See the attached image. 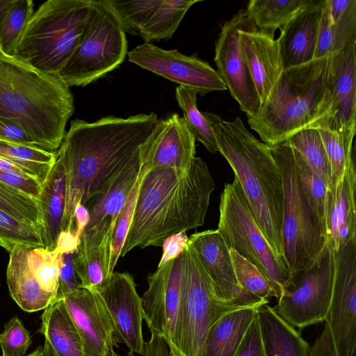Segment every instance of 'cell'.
Masks as SVG:
<instances>
[{
	"mask_svg": "<svg viewBox=\"0 0 356 356\" xmlns=\"http://www.w3.org/2000/svg\"><path fill=\"white\" fill-rule=\"evenodd\" d=\"M240 42L261 106L284 70L279 43L275 33L257 29L252 21L240 31Z\"/></svg>",
	"mask_w": 356,
	"mask_h": 356,
	"instance_id": "22",
	"label": "cell"
},
{
	"mask_svg": "<svg viewBox=\"0 0 356 356\" xmlns=\"http://www.w3.org/2000/svg\"><path fill=\"white\" fill-rule=\"evenodd\" d=\"M229 250L237 282L243 291L263 300L279 298L270 282L253 264L234 250Z\"/></svg>",
	"mask_w": 356,
	"mask_h": 356,
	"instance_id": "43",
	"label": "cell"
},
{
	"mask_svg": "<svg viewBox=\"0 0 356 356\" xmlns=\"http://www.w3.org/2000/svg\"><path fill=\"white\" fill-rule=\"evenodd\" d=\"M37 331L44 336L57 356H96L85 344L62 299L49 305Z\"/></svg>",
	"mask_w": 356,
	"mask_h": 356,
	"instance_id": "27",
	"label": "cell"
},
{
	"mask_svg": "<svg viewBox=\"0 0 356 356\" xmlns=\"http://www.w3.org/2000/svg\"><path fill=\"white\" fill-rule=\"evenodd\" d=\"M311 0H251L245 9L260 30L275 33L289 22Z\"/></svg>",
	"mask_w": 356,
	"mask_h": 356,
	"instance_id": "33",
	"label": "cell"
},
{
	"mask_svg": "<svg viewBox=\"0 0 356 356\" xmlns=\"http://www.w3.org/2000/svg\"><path fill=\"white\" fill-rule=\"evenodd\" d=\"M39 201L42 218L44 246L54 250L63 230L66 201L65 170L57 154L54 165L42 185Z\"/></svg>",
	"mask_w": 356,
	"mask_h": 356,
	"instance_id": "28",
	"label": "cell"
},
{
	"mask_svg": "<svg viewBox=\"0 0 356 356\" xmlns=\"http://www.w3.org/2000/svg\"><path fill=\"white\" fill-rule=\"evenodd\" d=\"M330 56L283 70L257 113L248 119L263 143L273 147L304 129H328L332 111L327 85Z\"/></svg>",
	"mask_w": 356,
	"mask_h": 356,
	"instance_id": "5",
	"label": "cell"
},
{
	"mask_svg": "<svg viewBox=\"0 0 356 356\" xmlns=\"http://www.w3.org/2000/svg\"><path fill=\"white\" fill-rule=\"evenodd\" d=\"M34 13L32 0H13L0 24V49L14 56L28 22Z\"/></svg>",
	"mask_w": 356,
	"mask_h": 356,
	"instance_id": "37",
	"label": "cell"
},
{
	"mask_svg": "<svg viewBox=\"0 0 356 356\" xmlns=\"http://www.w3.org/2000/svg\"><path fill=\"white\" fill-rule=\"evenodd\" d=\"M141 170V159L121 172L105 189L84 204L89 213L88 230L104 220H111L113 232L118 213L124 206Z\"/></svg>",
	"mask_w": 356,
	"mask_h": 356,
	"instance_id": "31",
	"label": "cell"
},
{
	"mask_svg": "<svg viewBox=\"0 0 356 356\" xmlns=\"http://www.w3.org/2000/svg\"><path fill=\"white\" fill-rule=\"evenodd\" d=\"M75 236L80 238L89 222V213L86 207L78 202L74 209Z\"/></svg>",
	"mask_w": 356,
	"mask_h": 356,
	"instance_id": "52",
	"label": "cell"
},
{
	"mask_svg": "<svg viewBox=\"0 0 356 356\" xmlns=\"http://www.w3.org/2000/svg\"><path fill=\"white\" fill-rule=\"evenodd\" d=\"M143 356H172L170 348L165 341L155 333L145 342Z\"/></svg>",
	"mask_w": 356,
	"mask_h": 356,
	"instance_id": "50",
	"label": "cell"
},
{
	"mask_svg": "<svg viewBox=\"0 0 356 356\" xmlns=\"http://www.w3.org/2000/svg\"><path fill=\"white\" fill-rule=\"evenodd\" d=\"M259 307L238 309L220 318L209 329L199 356H234Z\"/></svg>",
	"mask_w": 356,
	"mask_h": 356,
	"instance_id": "30",
	"label": "cell"
},
{
	"mask_svg": "<svg viewBox=\"0 0 356 356\" xmlns=\"http://www.w3.org/2000/svg\"><path fill=\"white\" fill-rule=\"evenodd\" d=\"M76 250L64 253L60 256V268L59 285L56 300L61 299L65 295L80 288V282L74 267Z\"/></svg>",
	"mask_w": 356,
	"mask_h": 356,
	"instance_id": "46",
	"label": "cell"
},
{
	"mask_svg": "<svg viewBox=\"0 0 356 356\" xmlns=\"http://www.w3.org/2000/svg\"><path fill=\"white\" fill-rule=\"evenodd\" d=\"M140 180V177L139 175V177L132 188L124 206L118 213L112 232L109 261V274L111 276L114 272V268L121 256V252L131 222Z\"/></svg>",
	"mask_w": 356,
	"mask_h": 356,
	"instance_id": "44",
	"label": "cell"
},
{
	"mask_svg": "<svg viewBox=\"0 0 356 356\" xmlns=\"http://www.w3.org/2000/svg\"><path fill=\"white\" fill-rule=\"evenodd\" d=\"M203 114L214 133L218 152L234 172L264 236L274 252L283 257V184L270 147L254 136L239 117L227 121L215 113Z\"/></svg>",
	"mask_w": 356,
	"mask_h": 356,
	"instance_id": "3",
	"label": "cell"
},
{
	"mask_svg": "<svg viewBox=\"0 0 356 356\" xmlns=\"http://www.w3.org/2000/svg\"><path fill=\"white\" fill-rule=\"evenodd\" d=\"M0 209L42 231L40 201L1 181Z\"/></svg>",
	"mask_w": 356,
	"mask_h": 356,
	"instance_id": "40",
	"label": "cell"
},
{
	"mask_svg": "<svg viewBox=\"0 0 356 356\" xmlns=\"http://www.w3.org/2000/svg\"><path fill=\"white\" fill-rule=\"evenodd\" d=\"M188 241L186 232H180L168 236L162 245V256L158 264L161 267L166 262L178 257L186 248Z\"/></svg>",
	"mask_w": 356,
	"mask_h": 356,
	"instance_id": "49",
	"label": "cell"
},
{
	"mask_svg": "<svg viewBox=\"0 0 356 356\" xmlns=\"http://www.w3.org/2000/svg\"><path fill=\"white\" fill-rule=\"evenodd\" d=\"M79 243V238L75 236L74 232L63 231L58 236L56 249L60 254L72 252L76 250Z\"/></svg>",
	"mask_w": 356,
	"mask_h": 356,
	"instance_id": "51",
	"label": "cell"
},
{
	"mask_svg": "<svg viewBox=\"0 0 356 356\" xmlns=\"http://www.w3.org/2000/svg\"><path fill=\"white\" fill-rule=\"evenodd\" d=\"M195 138L183 117L174 113L159 123L141 147V168L184 170L195 159Z\"/></svg>",
	"mask_w": 356,
	"mask_h": 356,
	"instance_id": "20",
	"label": "cell"
},
{
	"mask_svg": "<svg viewBox=\"0 0 356 356\" xmlns=\"http://www.w3.org/2000/svg\"><path fill=\"white\" fill-rule=\"evenodd\" d=\"M196 91L179 86L176 88L175 97L183 111L185 123L194 136L211 153L218 152V147L214 133L205 118L203 112L197 106Z\"/></svg>",
	"mask_w": 356,
	"mask_h": 356,
	"instance_id": "35",
	"label": "cell"
},
{
	"mask_svg": "<svg viewBox=\"0 0 356 356\" xmlns=\"http://www.w3.org/2000/svg\"><path fill=\"white\" fill-rule=\"evenodd\" d=\"M234 356H265L257 316L250 325Z\"/></svg>",
	"mask_w": 356,
	"mask_h": 356,
	"instance_id": "47",
	"label": "cell"
},
{
	"mask_svg": "<svg viewBox=\"0 0 356 356\" xmlns=\"http://www.w3.org/2000/svg\"><path fill=\"white\" fill-rule=\"evenodd\" d=\"M334 278V250L327 243L307 268L292 273L274 311L293 327L325 321L332 298Z\"/></svg>",
	"mask_w": 356,
	"mask_h": 356,
	"instance_id": "11",
	"label": "cell"
},
{
	"mask_svg": "<svg viewBox=\"0 0 356 356\" xmlns=\"http://www.w3.org/2000/svg\"><path fill=\"white\" fill-rule=\"evenodd\" d=\"M160 122L154 113L127 118L106 116L70 123L56 151L66 174L63 231L75 233L74 209L105 189L125 169L140 160L141 147Z\"/></svg>",
	"mask_w": 356,
	"mask_h": 356,
	"instance_id": "1",
	"label": "cell"
},
{
	"mask_svg": "<svg viewBox=\"0 0 356 356\" xmlns=\"http://www.w3.org/2000/svg\"><path fill=\"white\" fill-rule=\"evenodd\" d=\"M26 356H47L44 352L43 346L38 347L33 352Z\"/></svg>",
	"mask_w": 356,
	"mask_h": 356,
	"instance_id": "55",
	"label": "cell"
},
{
	"mask_svg": "<svg viewBox=\"0 0 356 356\" xmlns=\"http://www.w3.org/2000/svg\"><path fill=\"white\" fill-rule=\"evenodd\" d=\"M161 1V0H107L124 32L134 35H140Z\"/></svg>",
	"mask_w": 356,
	"mask_h": 356,
	"instance_id": "41",
	"label": "cell"
},
{
	"mask_svg": "<svg viewBox=\"0 0 356 356\" xmlns=\"http://www.w3.org/2000/svg\"><path fill=\"white\" fill-rule=\"evenodd\" d=\"M0 246L10 252L16 246L44 247L42 232L0 209Z\"/></svg>",
	"mask_w": 356,
	"mask_h": 356,
	"instance_id": "39",
	"label": "cell"
},
{
	"mask_svg": "<svg viewBox=\"0 0 356 356\" xmlns=\"http://www.w3.org/2000/svg\"><path fill=\"white\" fill-rule=\"evenodd\" d=\"M182 254L181 301L171 353L172 356H199L207 333L215 322L232 311L252 306L219 298L188 244Z\"/></svg>",
	"mask_w": 356,
	"mask_h": 356,
	"instance_id": "8",
	"label": "cell"
},
{
	"mask_svg": "<svg viewBox=\"0 0 356 356\" xmlns=\"http://www.w3.org/2000/svg\"><path fill=\"white\" fill-rule=\"evenodd\" d=\"M112 356H120L118 353H116L114 350L112 352ZM127 356H135V354L132 351H129L127 354Z\"/></svg>",
	"mask_w": 356,
	"mask_h": 356,
	"instance_id": "56",
	"label": "cell"
},
{
	"mask_svg": "<svg viewBox=\"0 0 356 356\" xmlns=\"http://www.w3.org/2000/svg\"><path fill=\"white\" fill-rule=\"evenodd\" d=\"M127 54L126 34L107 0H92L79 44L58 77L70 88L86 86L117 68Z\"/></svg>",
	"mask_w": 356,
	"mask_h": 356,
	"instance_id": "10",
	"label": "cell"
},
{
	"mask_svg": "<svg viewBox=\"0 0 356 356\" xmlns=\"http://www.w3.org/2000/svg\"><path fill=\"white\" fill-rule=\"evenodd\" d=\"M188 244L197 255L219 298L246 306L268 303V300L259 298L240 287L229 250L217 229L195 232L188 238Z\"/></svg>",
	"mask_w": 356,
	"mask_h": 356,
	"instance_id": "18",
	"label": "cell"
},
{
	"mask_svg": "<svg viewBox=\"0 0 356 356\" xmlns=\"http://www.w3.org/2000/svg\"><path fill=\"white\" fill-rule=\"evenodd\" d=\"M0 140L42 149L22 128L15 122L0 118Z\"/></svg>",
	"mask_w": 356,
	"mask_h": 356,
	"instance_id": "48",
	"label": "cell"
},
{
	"mask_svg": "<svg viewBox=\"0 0 356 356\" xmlns=\"http://www.w3.org/2000/svg\"><path fill=\"white\" fill-rule=\"evenodd\" d=\"M355 189L354 159L340 181L327 191L325 232L335 252L356 238Z\"/></svg>",
	"mask_w": 356,
	"mask_h": 356,
	"instance_id": "25",
	"label": "cell"
},
{
	"mask_svg": "<svg viewBox=\"0 0 356 356\" xmlns=\"http://www.w3.org/2000/svg\"><path fill=\"white\" fill-rule=\"evenodd\" d=\"M61 299L87 348L96 356H112L119 341L99 293L79 288Z\"/></svg>",
	"mask_w": 356,
	"mask_h": 356,
	"instance_id": "19",
	"label": "cell"
},
{
	"mask_svg": "<svg viewBox=\"0 0 356 356\" xmlns=\"http://www.w3.org/2000/svg\"><path fill=\"white\" fill-rule=\"evenodd\" d=\"M182 252L148 276V287L141 298L144 321L150 332L162 337L171 352L181 301Z\"/></svg>",
	"mask_w": 356,
	"mask_h": 356,
	"instance_id": "16",
	"label": "cell"
},
{
	"mask_svg": "<svg viewBox=\"0 0 356 356\" xmlns=\"http://www.w3.org/2000/svg\"><path fill=\"white\" fill-rule=\"evenodd\" d=\"M286 142L300 153L328 188L331 181L330 165L318 131L314 129L300 131L289 138Z\"/></svg>",
	"mask_w": 356,
	"mask_h": 356,
	"instance_id": "36",
	"label": "cell"
},
{
	"mask_svg": "<svg viewBox=\"0 0 356 356\" xmlns=\"http://www.w3.org/2000/svg\"><path fill=\"white\" fill-rule=\"evenodd\" d=\"M111 234V220L106 218L81 235L74 258L80 288L99 293L110 279Z\"/></svg>",
	"mask_w": 356,
	"mask_h": 356,
	"instance_id": "23",
	"label": "cell"
},
{
	"mask_svg": "<svg viewBox=\"0 0 356 356\" xmlns=\"http://www.w3.org/2000/svg\"><path fill=\"white\" fill-rule=\"evenodd\" d=\"M332 97V119L328 129L353 142L356 132V42L332 55L327 71Z\"/></svg>",
	"mask_w": 356,
	"mask_h": 356,
	"instance_id": "21",
	"label": "cell"
},
{
	"mask_svg": "<svg viewBox=\"0 0 356 356\" xmlns=\"http://www.w3.org/2000/svg\"><path fill=\"white\" fill-rule=\"evenodd\" d=\"M324 0H311L282 26L277 38L284 70L314 59Z\"/></svg>",
	"mask_w": 356,
	"mask_h": 356,
	"instance_id": "24",
	"label": "cell"
},
{
	"mask_svg": "<svg viewBox=\"0 0 356 356\" xmlns=\"http://www.w3.org/2000/svg\"><path fill=\"white\" fill-rule=\"evenodd\" d=\"M219 211L217 230L228 249L253 264L280 297L291 273L284 258L274 252L264 236L236 177L225 184Z\"/></svg>",
	"mask_w": 356,
	"mask_h": 356,
	"instance_id": "9",
	"label": "cell"
},
{
	"mask_svg": "<svg viewBox=\"0 0 356 356\" xmlns=\"http://www.w3.org/2000/svg\"><path fill=\"white\" fill-rule=\"evenodd\" d=\"M257 316L265 356H311L309 344L273 307H259Z\"/></svg>",
	"mask_w": 356,
	"mask_h": 356,
	"instance_id": "29",
	"label": "cell"
},
{
	"mask_svg": "<svg viewBox=\"0 0 356 356\" xmlns=\"http://www.w3.org/2000/svg\"><path fill=\"white\" fill-rule=\"evenodd\" d=\"M356 42V0H324L314 58Z\"/></svg>",
	"mask_w": 356,
	"mask_h": 356,
	"instance_id": "26",
	"label": "cell"
},
{
	"mask_svg": "<svg viewBox=\"0 0 356 356\" xmlns=\"http://www.w3.org/2000/svg\"><path fill=\"white\" fill-rule=\"evenodd\" d=\"M336 356H356V238L334 252V278L325 319Z\"/></svg>",
	"mask_w": 356,
	"mask_h": 356,
	"instance_id": "13",
	"label": "cell"
},
{
	"mask_svg": "<svg viewBox=\"0 0 356 356\" xmlns=\"http://www.w3.org/2000/svg\"><path fill=\"white\" fill-rule=\"evenodd\" d=\"M200 0H161L140 36L145 42L170 39L188 9Z\"/></svg>",
	"mask_w": 356,
	"mask_h": 356,
	"instance_id": "32",
	"label": "cell"
},
{
	"mask_svg": "<svg viewBox=\"0 0 356 356\" xmlns=\"http://www.w3.org/2000/svg\"><path fill=\"white\" fill-rule=\"evenodd\" d=\"M129 60L204 96L227 87L217 70L197 56H186L177 49L166 50L151 43H143L128 54Z\"/></svg>",
	"mask_w": 356,
	"mask_h": 356,
	"instance_id": "14",
	"label": "cell"
},
{
	"mask_svg": "<svg viewBox=\"0 0 356 356\" xmlns=\"http://www.w3.org/2000/svg\"><path fill=\"white\" fill-rule=\"evenodd\" d=\"M270 148L282 174L283 257L292 273L309 267L321 254L327 240L302 191L291 147L285 140Z\"/></svg>",
	"mask_w": 356,
	"mask_h": 356,
	"instance_id": "7",
	"label": "cell"
},
{
	"mask_svg": "<svg viewBox=\"0 0 356 356\" xmlns=\"http://www.w3.org/2000/svg\"><path fill=\"white\" fill-rule=\"evenodd\" d=\"M291 149L302 191L312 209L319 219L326 235L325 202L327 186L309 166L300 153L292 147Z\"/></svg>",
	"mask_w": 356,
	"mask_h": 356,
	"instance_id": "38",
	"label": "cell"
},
{
	"mask_svg": "<svg viewBox=\"0 0 356 356\" xmlns=\"http://www.w3.org/2000/svg\"><path fill=\"white\" fill-rule=\"evenodd\" d=\"M0 156L36 177L42 185L54 165L56 151L0 140Z\"/></svg>",
	"mask_w": 356,
	"mask_h": 356,
	"instance_id": "34",
	"label": "cell"
},
{
	"mask_svg": "<svg viewBox=\"0 0 356 356\" xmlns=\"http://www.w3.org/2000/svg\"><path fill=\"white\" fill-rule=\"evenodd\" d=\"M92 0H49L24 28L15 56L58 76L76 50L88 19Z\"/></svg>",
	"mask_w": 356,
	"mask_h": 356,
	"instance_id": "6",
	"label": "cell"
},
{
	"mask_svg": "<svg viewBox=\"0 0 356 356\" xmlns=\"http://www.w3.org/2000/svg\"><path fill=\"white\" fill-rule=\"evenodd\" d=\"M13 3V0H0V24Z\"/></svg>",
	"mask_w": 356,
	"mask_h": 356,
	"instance_id": "53",
	"label": "cell"
},
{
	"mask_svg": "<svg viewBox=\"0 0 356 356\" xmlns=\"http://www.w3.org/2000/svg\"><path fill=\"white\" fill-rule=\"evenodd\" d=\"M61 254L55 248L16 246L9 252L6 282L24 311L44 309L56 300Z\"/></svg>",
	"mask_w": 356,
	"mask_h": 356,
	"instance_id": "12",
	"label": "cell"
},
{
	"mask_svg": "<svg viewBox=\"0 0 356 356\" xmlns=\"http://www.w3.org/2000/svg\"><path fill=\"white\" fill-rule=\"evenodd\" d=\"M140 177L120 257L136 247H162L170 235L202 226L216 188L207 163L200 156L187 169L141 168Z\"/></svg>",
	"mask_w": 356,
	"mask_h": 356,
	"instance_id": "2",
	"label": "cell"
},
{
	"mask_svg": "<svg viewBox=\"0 0 356 356\" xmlns=\"http://www.w3.org/2000/svg\"><path fill=\"white\" fill-rule=\"evenodd\" d=\"M32 343L30 332L18 316L11 318L0 333L2 356H25Z\"/></svg>",
	"mask_w": 356,
	"mask_h": 356,
	"instance_id": "45",
	"label": "cell"
},
{
	"mask_svg": "<svg viewBox=\"0 0 356 356\" xmlns=\"http://www.w3.org/2000/svg\"><path fill=\"white\" fill-rule=\"evenodd\" d=\"M321 137L331 170V181L327 189L334 188L355 159L353 143L343 135L330 129H317Z\"/></svg>",
	"mask_w": 356,
	"mask_h": 356,
	"instance_id": "42",
	"label": "cell"
},
{
	"mask_svg": "<svg viewBox=\"0 0 356 356\" xmlns=\"http://www.w3.org/2000/svg\"><path fill=\"white\" fill-rule=\"evenodd\" d=\"M43 350L47 356H57L47 340H44Z\"/></svg>",
	"mask_w": 356,
	"mask_h": 356,
	"instance_id": "54",
	"label": "cell"
},
{
	"mask_svg": "<svg viewBox=\"0 0 356 356\" xmlns=\"http://www.w3.org/2000/svg\"><path fill=\"white\" fill-rule=\"evenodd\" d=\"M99 294L111 314L119 342L134 354L144 355V313L133 276L113 272Z\"/></svg>",
	"mask_w": 356,
	"mask_h": 356,
	"instance_id": "17",
	"label": "cell"
},
{
	"mask_svg": "<svg viewBox=\"0 0 356 356\" xmlns=\"http://www.w3.org/2000/svg\"><path fill=\"white\" fill-rule=\"evenodd\" d=\"M74 111L70 88L0 49V118L22 128L44 150L56 152Z\"/></svg>",
	"mask_w": 356,
	"mask_h": 356,
	"instance_id": "4",
	"label": "cell"
},
{
	"mask_svg": "<svg viewBox=\"0 0 356 356\" xmlns=\"http://www.w3.org/2000/svg\"><path fill=\"white\" fill-rule=\"evenodd\" d=\"M251 22L245 9L225 22L216 41L214 56L218 73L248 119L255 115L260 108L240 42V31Z\"/></svg>",
	"mask_w": 356,
	"mask_h": 356,
	"instance_id": "15",
	"label": "cell"
}]
</instances>
